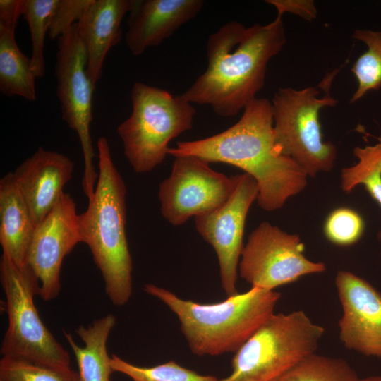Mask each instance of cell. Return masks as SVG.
I'll use <instances>...</instances> for the list:
<instances>
[{
    "mask_svg": "<svg viewBox=\"0 0 381 381\" xmlns=\"http://www.w3.org/2000/svg\"><path fill=\"white\" fill-rule=\"evenodd\" d=\"M267 4L277 8V15L284 13L296 14L304 20L311 21L316 18L317 9L312 0H267Z\"/></svg>",
    "mask_w": 381,
    "mask_h": 381,
    "instance_id": "obj_29",
    "label": "cell"
},
{
    "mask_svg": "<svg viewBox=\"0 0 381 381\" xmlns=\"http://www.w3.org/2000/svg\"><path fill=\"white\" fill-rule=\"evenodd\" d=\"M116 323V318L109 314L95 320L87 327L77 328L75 332L84 341V347L75 344L71 333L64 332L76 358L80 381H110L114 371L107 353V341Z\"/></svg>",
    "mask_w": 381,
    "mask_h": 381,
    "instance_id": "obj_19",
    "label": "cell"
},
{
    "mask_svg": "<svg viewBox=\"0 0 381 381\" xmlns=\"http://www.w3.org/2000/svg\"><path fill=\"white\" fill-rule=\"evenodd\" d=\"M168 155H191L243 169L256 181V200L269 212L282 207L307 184L305 170L276 147L272 102L266 98L251 100L239 120L226 130L202 139L179 141L169 147Z\"/></svg>",
    "mask_w": 381,
    "mask_h": 381,
    "instance_id": "obj_1",
    "label": "cell"
},
{
    "mask_svg": "<svg viewBox=\"0 0 381 381\" xmlns=\"http://www.w3.org/2000/svg\"><path fill=\"white\" fill-rule=\"evenodd\" d=\"M110 363L114 372L128 375L132 381H218L214 376L200 375L174 361L153 367H140L113 354Z\"/></svg>",
    "mask_w": 381,
    "mask_h": 381,
    "instance_id": "obj_26",
    "label": "cell"
},
{
    "mask_svg": "<svg viewBox=\"0 0 381 381\" xmlns=\"http://www.w3.org/2000/svg\"><path fill=\"white\" fill-rule=\"evenodd\" d=\"M58 0H26L23 17L27 21L32 42L31 66L36 78L45 74L44 40Z\"/></svg>",
    "mask_w": 381,
    "mask_h": 381,
    "instance_id": "obj_24",
    "label": "cell"
},
{
    "mask_svg": "<svg viewBox=\"0 0 381 381\" xmlns=\"http://www.w3.org/2000/svg\"><path fill=\"white\" fill-rule=\"evenodd\" d=\"M356 371L345 360L310 353L275 381H360Z\"/></svg>",
    "mask_w": 381,
    "mask_h": 381,
    "instance_id": "obj_22",
    "label": "cell"
},
{
    "mask_svg": "<svg viewBox=\"0 0 381 381\" xmlns=\"http://www.w3.org/2000/svg\"><path fill=\"white\" fill-rule=\"evenodd\" d=\"M360 381H381V375H373L361 378Z\"/></svg>",
    "mask_w": 381,
    "mask_h": 381,
    "instance_id": "obj_31",
    "label": "cell"
},
{
    "mask_svg": "<svg viewBox=\"0 0 381 381\" xmlns=\"http://www.w3.org/2000/svg\"><path fill=\"white\" fill-rule=\"evenodd\" d=\"M0 381H80L71 368H60L25 358L4 356L0 360Z\"/></svg>",
    "mask_w": 381,
    "mask_h": 381,
    "instance_id": "obj_25",
    "label": "cell"
},
{
    "mask_svg": "<svg viewBox=\"0 0 381 381\" xmlns=\"http://www.w3.org/2000/svg\"><path fill=\"white\" fill-rule=\"evenodd\" d=\"M377 139V143L373 145L353 149L358 162L342 169L341 186L344 192L350 193L357 186L363 185L381 207V136ZM379 238H381V232Z\"/></svg>",
    "mask_w": 381,
    "mask_h": 381,
    "instance_id": "obj_21",
    "label": "cell"
},
{
    "mask_svg": "<svg viewBox=\"0 0 381 381\" xmlns=\"http://www.w3.org/2000/svg\"><path fill=\"white\" fill-rule=\"evenodd\" d=\"M324 333L302 310L274 313L234 353L231 375L218 381H275L315 353Z\"/></svg>",
    "mask_w": 381,
    "mask_h": 381,
    "instance_id": "obj_6",
    "label": "cell"
},
{
    "mask_svg": "<svg viewBox=\"0 0 381 381\" xmlns=\"http://www.w3.org/2000/svg\"><path fill=\"white\" fill-rule=\"evenodd\" d=\"M93 0H58L49 29L51 39H58L83 17Z\"/></svg>",
    "mask_w": 381,
    "mask_h": 381,
    "instance_id": "obj_28",
    "label": "cell"
},
{
    "mask_svg": "<svg viewBox=\"0 0 381 381\" xmlns=\"http://www.w3.org/2000/svg\"><path fill=\"white\" fill-rule=\"evenodd\" d=\"M132 111L117 128L133 171L147 173L163 162L169 142L192 128L195 109L181 95L142 82L131 89Z\"/></svg>",
    "mask_w": 381,
    "mask_h": 381,
    "instance_id": "obj_5",
    "label": "cell"
},
{
    "mask_svg": "<svg viewBox=\"0 0 381 381\" xmlns=\"http://www.w3.org/2000/svg\"><path fill=\"white\" fill-rule=\"evenodd\" d=\"M304 249L298 236L261 222L243 248L239 274L251 287L274 290L306 275L325 272V265L307 258Z\"/></svg>",
    "mask_w": 381,
    "mask_h": 381,
    "instance_id": "obj_10",
    "label": "cell"
},
{
    "mask_svg": "<svg viewBox=\"0 0 381 381\" xmlns=\"http://www.w3.org/2000/svg\"><path fill=\"white\" fill-rule=\"evenodd\" d=\"M202 0H133L126 44L134 56L171 37L202 10Z\"/></svg>",
    "mask_w": 381,
    "mask_h": 381,
    "instance_id": "obj_16",
    "label": "cell"
},
{
    "mask_svg": "<svg viewBox=\"0 0 381 381\" xmlns=\"http://www.w3.org/2000/svg\"><path fill=\"white\" fill-rule=\"evenodd\" d=\"M80 242L75 203L64 192L52 210L36 226L25 263L38 283V295L43 301L59 296L63 260Z\"/></svg>",
    "mask_w": 381,
    "mask_h": 381,
    "instance_id": "obj_12",
    "label": "cell"
},
{
    "mask_svg": "<svg viewBox=\"0 0 381 381\" xmlns=\"http://www.w3.org/2000/svg\"><path fill=\"white\" fill-rule=\"evenodd\" d=\"M174 158L171 174L158 191L161 214L171 224L181 225L191 217L214 212L231 198L239 174L228 177L195 156Z\"/></svg>",
    "mask_w": 381,
    "mask_h": 381,
    "instance_id": "obj_11",
    "label": "cell"
},
{
    "mask_svg": "<svg viewBox=\"0 0 381 381\" xmlns=\"http://www.w3.org/2000/svg\"><path fill=\"white\" fill-rule=\"evenodd\" d=\"M335 284L342 308L340 340L349 350L381 358V293L346 270L338 272Z\"/></svg>",
    "mask_w": 381,
    "mask_h": 381,
    "instance_id": "obj_14",
    "label": "cell"
},
{
    "mask_svg": "<svg viewBox=\"0 0 381 381\" xmlns=\"http://www.w3.org/2000/svg\"><path fill=\"white\" fill-rule=\"evenodd\" d=\"M26 0L0 1V29L16 30L17 22L23 16Z\"/></svg>",
    "mask_w": 381,
    "mask_h": 381,
    "instance_id": "obj_30",
    "label": "cell"
},
{
    "mask_svg": "<svg viewBox=\"0 0 381 381\" xmlns=\"http://www.w3.org/2000/svg\"><path fill=\"white\" fill-rule=\"evenodd\" d=\"M55 75L62 118L79 138L83 159L82 186L87 200L95 192L98 173L90 135L92 97L95 87L87 71V56L76 23L58 38Z\"/></svg>",
    "mask_w": 381,
    "mask_h": 381,
    "instance_id": "obj_9",
    "label": "cell"
},
{
    "mask_svg": "<svg viewBox=\"0 0 381 381\" xmlns=\"http://www.w3.org/2000/svg\"><path fill=\"white\" fill-rule=\"evenodd\" d=\"M35 78L28 59L19 49L15 30L0 29V91L27 100L36 99Z\"/></svg>",
    "mask_w": 381,
    "mask_h": 381,
    "instance_id": "obj_20",
    "label": "cell"
},
{
    "mask_svg": "<svg viewBox=\"0 0 381 381\" xmlns=\"http://www.w3.org/2000/svg\"><path fill=\"white\" fill-rule=\"evenodd\" d=\"M285 43L280 15L266 25L225 23L207 40L205 71L181 95L192 104L210 106L219 116H236L256 98L269 61Z\"/></svg>",
    "mask_w": 381,
    "mask_h": 381,
    "instance_id": "obj_2",
    "label": "cell"
},
{
    "mask_svg": "<svg viewBox=\"0 0 381 381\" xmlns=\"http://www.w3.org/2000/svg\"><path fill=\"white\" fill-rule=\"evenodd\" d=\"M1 284L6 296L8 327L0 352L56 368H71L69 353L40 319L34 303L38 283L26 265L18 266L2 253Z\"/></svg>",
    "mask_w": 381,
    "mask_h": 381,
    "instance_id": "obj_7",
    "label": "cell"
},
{
    "mask_svg": "<svg viewBox=\"0 0 381 381\" xmlns=\"http://www.w3.org/2000/svg\"><path fill=\"white\" fill-rule=\"evenodd\" d=\"M319 95L314 87H280L271 101L277 150L311 177L330 171L337 157L336 146L323 141L319 112L323 107L336 106L337 100L329 92L322 97Z\"/></svg>",
    "mask_w": 381,
    "mask_h": 381,
    "instance_id": "obj_8",
    "label": "cell"
},
{
    "mask_svg": "<svg viewBox=\"0 0 381 381\" xmlns=\"http://www.w3.org/2000/svg\"><path fill=\"white\" fill-rule=\"evenodd\" d=\"M73 162L66 155L40 147L13 172L37 226L52 210L71 179Z\"/></svg>",
    "mask_w": 381,
    "mask_h": 381,
    "instance_id": "obj_15",
    "label": "cell"
},
{
    "mask_svg": "<svg viewBox=\"0 0 381 381\" xmlns=\"http://www.w3.org/2000/svg\"><path fill=\"white\" fill-rule=\"evenodd\" d=\"M143 289L176 315L190 351L198 356L235 353L274 314L281 297L274 290L251 287L221 302L200 303L153 284Z\"/></svg>",
    "mask_w": 381,
    "mask_h": 381,
    "instance_id": "obj_4",
    "label": "cell"
},
{
    "mask_svg": "<svg viewBox=\"0 0 381 381\" xmlns=\"http://www.w3.org/2000/svg\"><path fill=\"white\" fill-rule=\"evenodd\" d=\"M258 186L249 174H239L229 200L214 212L195 217V228L214 249L219 266L222 287L227 297L238 294V267L243 248L245 222Z\"/></svg>",
    "mask_w": 381,
    "mask_h": 381,
    "instance_id": "obj_13",
    "label": "cell"
},
{
    "mask_svg": "<svg viewBox=\"0 0 381 381\" xmlns=\"http://www.w3.org/2000/svg\"><path fill=\"white\" fill-rule=\"evenodd\" d=\"M35 227L13 172H8L0 179V244L18 266L25 265Z\"/></svg>",
    "mask_w": 381,
    "mask_h": 381,
    "instance_id": "obj_18",
    "label": "cell"
},
{
    "mask_svg": "<svg viewBox=\"0 0 381 381\" xmlns=\"http://www.w3.org/2000/svg\"><path fill=\"white\" fill-rule=\"evenodd\" d=\"M352 37L367 46V50L356 61L351 68L358 87L350 99L353 103L370 90L381 88V31L357 29Z\"/></svg>",
    "mask_w": 381,
    "mask_h": 381,
    "instance_id": "obj_23",
    "label": "cell"
},
{
    "mask_svg": "<svg viewBox=\"0 0 381 381\" xmlns=\"http://www.w3.org/2000/svg\"><path fill=\"white\" fill-rule=\"evenodd\" d=\"M365 223L356 210L339 207L332 211L324 224L327 239L339 246H349L358 242L363 236Z\"/></svg>",
    "mask_w": 381,
    "mask_h": 381,
    "instance_id": "obj_27",
    "label": "cell"
},
{
    "mask_svg": "<svg viewBox=\"0 0 381 381\" xmlns=\"http://www.w3.org/2000/svg\"><path fill=\"white\" fill-rule=\"evenodd\" d=\"M98 178L86 210L78 214L81 242L90 248L108 298L122 306L132 294L133 262L126 234V188L108 140H97Z\"/></svg>",
    "mask_w": 381,
    "mask_h": 381,
    "instance_id": "obj_3",
    "label": "cell"
},
{
    "mask_svg": "<svg viewBox=\"0 0 381 381\" xmlns=\"http://www.w3.org/2000/svg\"><path fill=\"white\" fill-rule=\"evenodd\" d=\"M133 0H93L77 31L87 56V71L94 85L99 80L109 51L121 39V23Z\"/></svg>",
    "mask_w": 381,
    "mask_h": 381,
    "instance_id": "obj_17",
    "label": "cell"
}]
</instances>
